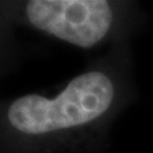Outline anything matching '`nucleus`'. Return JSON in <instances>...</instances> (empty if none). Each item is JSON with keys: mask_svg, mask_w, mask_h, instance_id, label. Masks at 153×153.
Instances as JSON below:
<instances>
[{"mask_svg": "<svg viewBox=\"0 0 153 153\" xmlns=\"http://www.w3.org/2000/svg\"><path fill=\"white\" fill-rule=\"evenodd\" d=\"M0 14L16 30L82 50L130 44L149 23L144 7L131 0H0Z\"/></svg>", "mask_w": 153, "mask_h": 153, "instance_id": "2", "label": "nucleus"}, {"mask_svg": "<svg viewBox=\"0 0 153 153\" xmlns=\"http://www.w3.org/2000/svg\"><path fill=\"white\" fill-rule=\"evenodd\" d=\"M21 44L16 28L0 14V78L12 73L21 60Z\"/></svg>", "mask_w": 153, "mask_h": 153, "instance_id": "3", "label": "nucleus"}, {"mask_svg": "<svg viewBox=\"0 0 153 153\" xmlns=\"http://www.w3.org/2000/svg\"><path fill=\"white\" fill-rule=\"evenodd\" d=\"M137 100L131 44L112 47L54 94L0 100V153H106L114 123Z\"/></svg>", "mask_w": 153, "mask_h": 153, "instance_id": "1", "label": "nucleus"}]
</instances>
